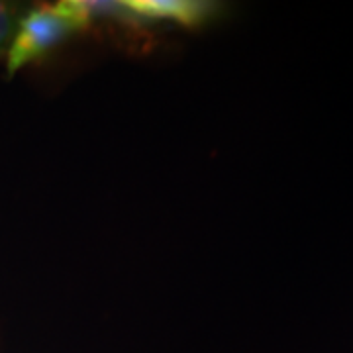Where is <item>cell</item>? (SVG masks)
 Returning a JSON list of instances; mask_svg holds the SVG:
<instances>
[{
  "mask_svg": "<svg viewBox=\"0 0 353 353\" xmlns=\"http://www.w3.org/2000/svg\"><path fill=\"white\" fill-rule=\"evenodd\" d=\"M75 32V26L65 18L57 4H46L28 10L18 20L12 41L6 51L8 77H14L26 65L43 57L48 51Z\"/></svg>",
  "mask_w": 353,
  "mask_h": 353,
  "instance_id": "obj_1",
  "label": "cell"
},
{
  "mask_svg": "<svg viewBox=\"0 0 353 353\" xmlns=\"http://www.w3.org/2000/svg\"><path fill=\"white\" fill-rule=\"evenodd\" d=\"M122 4L134 18L171 20L189 28L206 22L218 8L214 2L204 0H124Z\"/></svg>",
  "mask_w": 353,
  "mask_h": 353,
  "instance_id": "obj_2",
  "label": "cell"
},
{
  "mask_svg": "<svg viewBox=\"0 0 353 353\" xmlns=\"http://www.w3.org/2000/svg\"><path fill=\"white\" fill-rule=\"evenodd\" d=\"M18 20H20L18 4L0 0V51L4 50L6 46H10Z\"/></svg>",
  "mask_w": 353,
  "mask_h": 353,
  "instance_id": "obj_3",
  "label": "cell"
}]
</instances>
